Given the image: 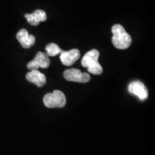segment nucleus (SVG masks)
<instances>
[{"instance_id":"4","label":"nucleus","mask_w":155,"mask_h":155,"mask_svg":"<svg viewBox=\"0 0 155 155\" xmlns=\"http://www.w3.org/2000/svg\"><path fill=\"white\" fill-rule=\"evenodd\" d=\"M50 61L49 56L42 52H38L34 59L32 61L29 62L27 67L30 71H32V70H38L40 68H47L50 66Z\"/></svg>"},{"instance_id":"1","label":"nucleus","mask_w":155,"mask_h":155,"mask_svg":"<svg viewBox=\"0 0 155 155\" xmlns=\"http://www.w3.org/2000/svg\"><path fill=\"white\" fill-rule=\"evenodd\" d=\"M111 32L113 33L112 42L114 47L120 50L127 49L131 44V38L123 26L121 25H115L112 27Z\"/></svg>"},{"instance_id":"5","label":"nucleus","mask_w":155,"mask_h":155,"mask_svg":"<svg viewBox=\"0 0 155 155\" xmlns=\"http://www.w3.org/2000/svg\"><path fill=\"white\" fill-rule=\"evenodd\" d=\"M64 78L68 81L78 83H87L90 81L91 77L86 73H82L80 70L71 68L68 69L64 72Z\"/></svg>"},{"instance_id":"10","label":"nucleus","mask_w":155,"mask_h":155,"mask_svg":"<svg viewBox=\"0 0 155 155\" xmlns=\"http://www.w3.org/2000/svg\"><path fill=\"white\" fill-rule=\"evenodd\" d=\"M25 18L28 19V22L33 26H37L41 22H45L47 19V15L44 11L38 9L32 14H26Z\"/></svg>"},{"instance_id":"7","label":"nucleus","mask_w":155,"mask_h":155,"mask_svg":"<svg viewBox=\"0 0 155 155\" xmlns=\"http://www.w3.org/2000/svg\"><path fill=\"white\" fill-rule=\"evenodd\" d=\"M80 55L81 53L78 50L73 49L69 51H62L60 59L64 65L71 66L79 59Z\"/></svg>"},{"instance_id":"11","label":"nucleus","mask_w":155,"mask_h":155,"mask_svg":"<svg viewBox=\"0 0 155 155\" xmlns=\"http://www.w3.org/2000/svg\"><path fill=\"white\" fill-rule=\"evenodd\" d=\"M46 50V54L48 56H51V57H54V56L58 55V54L61 53V52L63 51L61 48H59V46L57 44L55 43H50L48 44L45 48Z\"/></svg>"},{"instance_id":"3","label":"nucleus","mask_w":155,"mask_h":155,"mask_svg":"<svg viewBox=\"0 0 155 155\" xmlns=\"http://www.w3.org/2000/svg\"><path fill=\"white\" fill-rule=\"evenodd\" d=\"M43 102L48 108H63L66 104V98L63 92L55 90L51 94H46L43 98Z\"/></svg>"},{"instance_id":"9","label":"nucleus","mask_w":155,"mask_h":155,"mask_svg":"<svg viewBox=\"0 0 155 155\" xmlns=\"http://www.w3.org/2000/svg\"><path fill=\"white\" fill-rule=\"evenodd\" d=\"M26 78L29 82L34 83L38 87H42L46 83L45 75L38 70H32L27 73Z\"/></svg>"},{"instance_id":"8","label":"nucleus","mask_w":155,"mask_h":155,"mask_svg":"<svg viewBox=\"0 0 155 155\" xmlns=\"http://www.w3.org/2000/svg\"><path fill=\"white\" fill-rule=\"evenodd\" d=\"M17 39L21 45L24 48H30L35 42V38L32 35L28 33V30L25 29H22L17 32Z\"/></svg>"},{"instance_id":"2","label":"nucleus","mask_w":155,"mask_h":155,"mask_svg":"<svg viewBox=\"0 0 155 155\" xmlns=\"http://www.w3.org/2000/svg\"><path fill=\"white\" fill-rule=\"evenodd\" d=\"M99 52L96 49L88 51L83 56L81 61L83 67L86 68L89 73L94 75H100L103 72L101 65L98 62L99 58Z\"/></svg>"},{"instance_id":"6","label":"nucleus","mask_w":155,"mask_h":155,"mask_svg":"<svg viewBox=\"0 0 155 155\" xmlns=\"http://www.w3.org/2000/svg\"><path fill=\"white\" fill-rule=\"evenodd\" d=\"M128 90L130 94L137 96L141 101H144L148 98V91L141 81H134L129 85Z\"/></svg>"}]
</instances>
